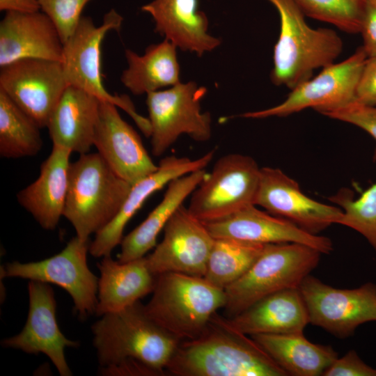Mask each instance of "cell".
<instances>
[{
    "instance_id": "cell-1",
    "label": "cell",
    "mask_w": 376,
    "mask_h": 376,
    "mask_svg": "<svg viewBox=\"0 0 376 376\" xmlns=\"http://www.w3.org/2000/svg\"><path fill=\"white\" fill-rule=\"evenodd\" d=\"M101 317L91 330L102 375H166L180 341L150 318L140 300Z\"/></svg>"
},
{
    "instance_id": "cell-2",
    "label": "cell",
    "mask_w": 376,
    "mask_h": 376,
    "mask_svg": "<svg viewBox=\"0 0 376 376\" xmlns=\"http://www.w3.org/2000/svg\"><path fill=\"white\" fill-rule=\"evenodd\" d=\"M227 317L215 313L196 338L180 341L166 368L174 376H286L287 373Z\"/></svg>"
},
{
    "instance_id": "cell-3",
    "label": "cell",
    "mask_w": 376,
    "mask_h": 376,
    "mask_svg": "<svg viewBox=\"0 0 376 376\" xmlns=\"http://www.w3.org/2000/svg\"><path fill=\"white\" fill-rule=\"evenodd\" d=\"M280 17V33L274 45L272 82L290 90L311 78L313 71L334 63L343 41L331 29H313L293 0H267Z\"/></svg>"
},
{
    "instance_id": "cell-4",
    "label": "cell",
    "mask_w": 376,
    "mask_h": 376,
    "mask_svg": "<svg viewBox=\"0 0 376 376\" xmlns=\"http://www.w3.org/2000/svg\"><path fill=\"white\" fill-rule=\"evenodd\" d=\"M131 187L98 152L81 154L70 164L63 216L72 225L76 236L88 241L115 218Z\"/></svg>"
},
{
    "instance_id": "cell-5",
    "label": "cell",
    "mask_w": 376,
    "mask_h": 376,
    "mask_svg": "<svg viewBox=\"0 0 376 376\" xmlns=\"http://www.w3.org/2000/svg\"><path fill=\"white\" fill-rule=\"evenodd\" d=\"M145 310L150 318L180 341L198 336L226 304L224 289L203 277L177 272L157 275Z\"/></svg>"
},
{
    "instance_id": "cell-6",
    "label": "cell",
    "mask_w": 376,
    "mask_h": 376,
    "mask_svg": "<svg viewBox=\"0 0 376 376\" xmlns=\"http://www.w3.org/2000/svg\"><path fill=\"white\" fill-rule=\"evenodd\" d=\"M322 253L299 243L265 244L264 248L237 280L225 289L227 318H232L273 293L299 288L318 266Z\"/></svg>"
},
{
    "instance_id": "cell-7",
    "label": "cell",
    "mask_w": 376,
    "mask_h": 376,
    "mask_svg": "<svg viewBox=\"0 0 376 376\" xmlns=\"http://www.w3.org/2000/svg\"><path fill=\"white\" fill-rule=\"evenodd\" d=\"M123 17L115 9L106 13L100 26L90 17L82 16L70 38L63 43L62 66L68 86L93 95L100 101L111 102L125 111L143 134L150 137L148 118L140 115L126 95H112L105 88L101 72V46L110 31H119Z\"/></svg>"
},
{
    "instance_id": "cell-8",
    "label": "cell",
    "mask_w": 376,
    "mask_h": 376,
    "mask_svg": "<svg viewBox=\"0 0 376 376\" xmlns=\"http://www.w3.org/2000/svg\"><path fill=\"white\" fill-rule=\"evenodd\" d=\"M206 93L205 86L191 81L146 94L154 156L164 154L182 134L200 142L210 139L211 115L202 112L201 106Z\"/></svg>"
},
{
    "instance_id": "cell-9",
    "label": "cell",
    "mask_w": 376,
    "mask_h": 376,
    "mask_svg": "<svg viewBox=\"0 0 376 376\" xmlns=\"http://www.w3.org/2000/svg\"><path fill=\"white\" fill-rule=\"evenodd\" d=\"M260 173V168L250 156L221 157L191 194L189 212L210 222L254 205Z\"/></svg>"
},
{
    "instance_id": "cell-10",
    "label": "cell",
    "mask_w": 376,
    "mask_h": 376,
    "mask_svg": "<svg viewBox=\"0 0 376 376\" xmlns=\"http://www.w3.org/2000/svg\"><path fill=\"white\" fill-rule=\"evenodd\" d=\"M89 240L72 237L58 253L45 260L6 263L1 277H17L57 285L71 296L74 311L81 320L95 313L98 279L87 263Z\"/></svg>"
},
{
    "instance_id": "cell-11",
    "label": "cell",
    "mask_w": 376,
    "mask_h": 376,
    "mask_svg": "<svg viewBox=\"0 0 376 376\" xmlns=\"http://www.w3.org/2000/svg\"><path fill=\"white\" fill-rule=\"evenodd\" d=\"M367 58L361 47L345 60L323 68L317 76L297 85L281 103L240 116L284 117L308 108L323 113L345 106L356 101L357 86Z\"/></svg>"
},
{
    "instance_id": "cell-12",
    "label": "cell",
    "mask_w": 376,
    "mask_h": 376,
    "mask_svg": "<svg viewBox=\"0 0 376 376\" xmlns=\"http://www.w3.org/2000/svg\"><path fill=\"white\" fill-rule=\"evenodd\" d=\"M299 289L308 309L310 324L345 338L364 323L376 321V284L353 289L332 287L308 275Z\"/></svg>"
},
{
    "instance_id": "cell-13",
    "label": "cell",
    "mask_w": 376,
    "mask_h": 376,
    "mask_svg": "<svg viewBox=\"0 0 376 376\" xmlns=\"http://www.w3.org/2000/svg\"><path fill=\"white\" fill-rule=\"evenodd\" d=\"M68 86L60 61L25 58L1 68L0 91L40 128L47 127Z\"/></svg>"
},
{
    "instance_id": "cell-14",
    "label": "cell",
    "mask_w": 376,
    "mask_h": 376,
    "mask_svg": "<svg viewBox=\"0 0 376 376\" xmlns=\"http://www.w3.org/2000/svg\"><path fill=\"white\" fill-rule=\"evenodd\" d=\"M163 230L162 240L146 256L150 271L155 275L177 272L203 277L214 242L204 223L182 205Z\"/></svg>"
},
{
    "instance_id": "cell-15",
    "label": "cell",
    "mask_w": 376,
    "mask_h": 376,
    "mask_svg": "<svg viewBox=\"0 0 376 376\" xmlns=\"http://www.w3.org/2000/svg\"><path fill=\"white\" fill-rule=\"evenodd\" d=\"M254 205L315 235L338 224L343 215L340 207L307 196L297 182L281 169L268 166L260 168Z\"/></svg>"
},
{
    "instance_id": "cell-16",
    "label": "cell",
    "mask_w": 376,
    "mask_h": 376,
    "mask_svg": "<svg viewBox=\"0 0 376 376\" xmlns=\"http://www.w3.org/2000/svg\"><path fill=\"white\" fill-rule=\"evenodd\" d=\"M28 292L29 309L26 324L19 334L3 339L2 346L29 354L43 353L60 375H72L64 351L66 347H79V343L67 338L58 327L54 290L49 283L31 280Z\"/></svg>"
},
{
    "instance_id": "cell-17",
    "label": "cell",
    "mask_w": 376,
    "mask_h": 376,
    "mask_svg": "<svg viewBox=\"0 0 376 376\" xmlns=\"http://www.w3.org/2000/svg\"><path fill=\"white\" fill-rule=\"evenodd\" d=\"M94 146L113 172L132 185L158 168L118 107L107 101L100 103Z\"/></svg>"
},
{
    "instance_id": "cell-18",
    "label": "cell",
    "mask_w": 376,
    "mask_h": 376,
    "mask_svg": "<svg viewBox=\"0 0 376 376\" xmlns=\"http://www.w3.org/2000/svg\"><path fill=\"white\" fill-rule=\"evenodd\" d=\"M249 205L228 217L203 222L214 238H230L267 244L299 243L329 253L333 243L327 237L310 233L286 219Z\"/></svg>"
},
{
    "instance_id": "cell-19",
    "label": "cell",
    "mask_w": 376,
    "mask_h": 376,
    "mask_svg": "<svg viewBox=\"0 0 376 376\" xmlns=\"http://www.w3.org/2000/svg\"><path fill=\"white\" fill-rule=\"evenodd\" d=\"M213 157L214 151L211 150L195 159L174 155L163 158L155 172L132 185L117 215L95 234L90 243V254L95 258L111 255L112 250L120 244L127 224L152 194L175 178L204 169Z\"/></svg>"
},
{
    "instance_id": "cell-20",
    "label": "cell",
    "mask_w": 376,
    "mask_h": 376,
    "mask_svg": "<svg viewBox=\"0 0 376 376\" xmlns=\"http://www.w3.org/2000/svg\"><path fill=\"white\" fill-rule=\"evenodd\" d=\"M63 43L42 11H8L0 22V67L25 58L62 61Z\"/></svg>"
},
{
    "instance_id": "cell-21",
    "label": "cell",
    "mask_w": 376,
    "mask_h": 376,
    "mask_svg": "<svg viewBox=\"0 0 376 376\" xmlns=\"http://www.w3.org/2000/svg\"><path fill=\"white\" fill-rule=\"evenodd\" d=\"M141 10L153 19L156 33L183 51L202 56L221 42L208 33V18L198 0H152Z\"/></svg>"
},
{
    "instance_id": "cell-22",
    "label": "cell",
    "mask_w": 376,
    "mask_h": 376,
    "mask_svg": "<svg viewBox=\"0 0 376 376\" xmlns=\"http://www.w3.org/2000/svg\"><path fill=\"white\" fill-rule=\"evenodd\" d=\"M72 152L53 144L40 166L38 178L17 194L21 206L45 230H54L63 216L68 187Z\"/></svg>"
},
{
    "instance_id": "cell-23",
    "label": "cell",
    "mask_w": 376,
    "mask_h": 376,
    "mask_svg": "<svg viewBox=\"0 0 376 376\" xmlns=\"http://www.w3.org/2000/svg\"><path fill=\"white\" fill-rule=\"evenodd\" d=\"M228 318L233 327L249 336L303 333L310 323L308 309L299 288L273 293Z\"/></svg>"
},
{
    "instance_id": "cell-24",
    "label": "cell",
    "mask_w": 376,
    "mask_h": 376,
    "mask_svg": "<svg viewBox=\"0 0 376 376\" xmlns=\"http://www.w3.org/2000/svg\"><path fill=\"white\" fill-rule=\"evenodd\" d=\"M100 100L68 86L52 111L47 127L53 144L85 154L94 146Z\"/></svg>"
},
{
    "instance_id": "cell-25",
    "label": "cell",
    "mask_w": 376,
    "mask_h": 376,
    "mask_svg": "<svg viewBox=\"0 0 376 376\" xmlns=\"http://www.w3.org/2000/svg\"><path fill=\"white\" fill-rule=\"evenodd\" d=\"M97 267V304L95 313H106L122 310L151 293L156 276L150 269L146 257L120 263L111 255L102 257Z\"/></svg>"
},
{
    "instance_id": "cell-26",
    "label": "cell",
    "mask_w": 376,
    "mask_h": 376,
    "mask_svg": "<svg viewBox=\"0 0 376 376\" xmlns=\"http://www.w3.org/2000/svg\"><path fill=\"white\" fill-rule=\"evenodd\" d=\"M206 175V171L201 169L171 181L161 202L144 221L123 238L118 261L125 263L143 258L155 247L159 233Z\"/></svg>"
},
{
    "instance_id": "cell-27",
    "label": "cell",
    "mask_w": 376,
    "mask_h": 376,
    "mask_svg": "<svg viewBox=\"0 0 376 376\" xmlns=\"http://www.w3.org/2000/svg\"><path fill=\"white\" fill-rule=\"evenodd\" d=\"M251 337L288 375H322L338 357L331 345L311 343L303 333L261 334Z\"/></svg>"
},
{
    "instance_id": "cell-28",
    "label": "cell",
    "mask_w": 376,
    "mask_h": 376,
    "mask_svg": "<svg viewBox=\"0 0 376 376\" xmlns=\"http://www.w3.org/2000/svg\"><path fill=\"white\" fill-rule=\"evenodd\" d=\"M177 46L168 39L147 47L143 55L126 49L127 68L120 81L132 94L139 95L173 86L180 82Z\"/></svg>"
},
{
    "instance_id": "cell-29",
    "label": "cell",
    "mask_w": 376,
    "mask_h": 376,
    "mask_svg": "<svg viewBox=\"0 0 376 376\" xmlns=\"http://www.w3.org/2000/svg\"><path fill=\"white\" fill-rule=\"evenodd\" d=\"M40 127L0 91V155L17 159L36 155L43 142Z\"/></svg>"
},
{
    "instance_id": "cell-30",
    "label": "cell",
    "mask_w": 376,
    "mask_h": 376,
    "mask_svg": "<svg viewBox=\"0 0 376 376\" xmlns=\"http://www.w3.org/2000/svg\"><path fill=\"white\" fill-rule=\"evenodd\" d=\"M264 246L230 238H214L203 278L224 290L248 270Z\"/></svg>"
},
{
    "instance_id": "cell-31",
    "label": "cell",
    "mask_w": 376,
    "mask_h": 376,
    "mask_svg": "<svg viewBox=\"0 0 376 376\" xmlns=\"http://www.w3.org/2000/svg\"><path fill=\"white\" fill-rule=\"evenodd\" d=\"M375 157L376 159V150ZM343 211L338 224L347 226L362 235L376 253V182L354 198L353 193L342 189L329 198Z\"/></svg>"
},
{
    "instance_id": "cell-32",
    "label": "cell",
    "mask_w": 376,
    "mask_h": 376,
    "mask_svg": "<svg viewBox=\"0 0 376 376\" xmlns=\"http://www.w3.org/2000/svg\"><path fill=\"white\" fill-rule=\"evenodd\" d=\"M305 15L343 31L359 33L364 0H293Z\"/></svg>"
},
{
    "instance_id": "cell-33",
    "label": "cell",
    "mask_w": 376,
    "mask_h": 376,
    "mask_svg": "<svg viewBox=\"0 0 376 376\" xmlns=\"http://www.w3.org/2000/svg\"><path fill=\"white\" fill-rule=\"evenodd\" d=\"M92 0H38L40 10L54 24L63 43L76 30L84 7Z\"/></svg>"
},
{
    "instance_id": "cell-34",
    "label": "cell",
    "mask_w": 376,
    "mask_h": 376,
    "mask_svg": "<svg viewBox=\"0 0 376 376\" xmlns=\"http://www.w3.org/2000/svg\"><path fill=\"white\" fill-rule=\"evenodd\" d=\"M322 114L359 127L376 140V106L365 105L354 101Z\"/></svg>"
},
{
    "instance_id": "cell-35",
    "label": "cell",
    "mask_w": 376,
    "mask_h": 376,
    "mask_svg": "<svg viewBox=\"0 0 376 376\" xmlns=\"http://www.w3.org/2000/svg\"><path fill=\"white\" fill-rule=\"evenodd\" d=\"M323 376H376V368L366 363L354 350L338 357Z\"/></svg>"
},
{
    "instance_id": "cell-36",
    "label": "cell",
    "mask_w": 376,
    "mask_h": 376,
    "mask_svg": "<svg viewBox=\"0 0 376 376\" xmlns=\"http://www.w3.org/2000/svg\"><path fill=\"white\" fill-rule=\"evenodd\" d=\"M356 101L376 106V56L368 57L365 62L357 86Z\"/></svg>"
},
{
    "instance_id": "cell-37",
    "label": "cell",
    "mask_w": 376,
    "mask_h": 376,
    "mask_svg": "<svg viewBox=\"0 0 376 376\" xmlns=\"http://www.w3.org/2000/svg\"><path fill=\"white\" fill-rule=\"evenodd\" d=\"M359 33L367 56H376V1H365Z\"/></svg>"
},
{
    "instance_id": "cell-38",
    "label": "cell",
    "mask_w": 376,
    "mask_h": 376,
    "mask_svg": "<svg viewBox=\"0 0 376 376\" xmlns=\"http://www.w3.org/2000/svg\"><path fill=\"white\" fill-rule=\"evenodd\" d=\"M1 11L35 12L40 10L38 0H0Z\"/></svg>"
},
{
    "instance_id": "cell-39",
    "label": "cell",
    "mask_w": 376,
    "mask_h": 376,
    "mask_svg": "<svg viewBox=\"0 0 376 376\" xmlns=\"http://www.w3.org/2000/svg\"><path fill=\"white\" fill-rule=\"evenodd\" d=\"M365 1H376V0H364Z\"/></svg>"
}]
</instances>
